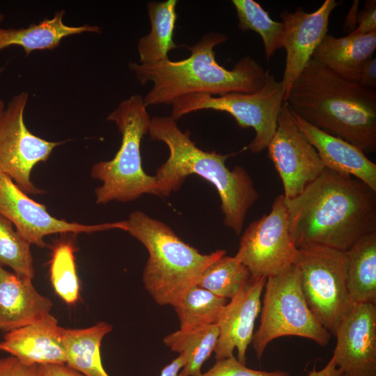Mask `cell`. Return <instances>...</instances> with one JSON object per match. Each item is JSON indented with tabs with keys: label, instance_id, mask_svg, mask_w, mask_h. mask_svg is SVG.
Masks as SVG:
<instances>
[{
	"label": "cell",
	"instance_id": "6da1fadb",
	"mask_svg": "<svg viewBox=\"0 0 376 376\" xmlns=\"http://www.w3.org/2000/svg\"><path fill=\"white\" fill-rule=\"evenodd\" d=\"M296 247L345 251L376 232V191L360 180L325 168L297 197L285 200Z\"/></svg>",
	"mask_w": 376,
	"mask_h": 376
},
{
	"label": "cell",
	"instance_id": "7a4b0ae2",
	"mask_svg": "<svg viewBox=\"0 0 376 376\" xmlns=\"http://www.w3.org/2000/svg\"><path fill=\"white\" fill-rule=\"evenodd\" d=\"M308 123L365 153L376 150V93L311 59L285 101Z\"/></svg>",
	"mask_w": 376,
	"mask_h": 376
},
{
	"label": "cell",
	"instance_id": "3957f363",
	"mask_svg": "<svg viewBox=\"0 0 376 376\" xmlns=\"http://www.w3.org/2000/svg\"><path fill=\"white\" fill-rule=\"evenodd\" d=\"M228 36L217 31L205 34L191 46H186L190 56L183 60L169 59L152 63H130L139 81L153 83L143 98L146 107L171 104L189 93L224 95L232 93H252L265 84L269 72L250 56L241 58L231 70L219 65L214 47L225 42Z\"/></svg>",
	"mask_w": 376,
	"mask_h": 376
},
{
	"label": "cell",
	"instance_id": "277c9868",
	"mask_svg": "<svg viewBox=\"0 0 376 376\" xmlns=\"http://www.w3.org/2000/svg\"><path fill=\"white\" fill-rule=\"evenodd\" d=\"M150 139L164 143L169 150L167 160L155 175L159 196L178 190L187 176L198 175L217 189L221 199L224 224L236 235L241 234L249 210L258 198V193L247 171L241 166L230 170L226 159L237 152L222 155L198 148L171 116L151 118L148 128Z\"/></svg>",
	"mask_w": 376,
	"mask_h": 376
},
{
	"label": "cell",
	"instance_id": "5b68a950",
	"mask_svg": "<svg viewBox=\"0 0 376 376\" xmlns=\"http://www.w3.org/2000/svg\"><path fill=\"white\" fill-rule=\"evenodd\" d=\"M126 232L146 248L149 257L143 272L145 289L160 306H174L197 282L205 268L226 251L202 254L182 241L165 223L141 211L125 221Z\"/></svg>",
	"mask_w": 376,
	"mask_h": 376
},
{
	"label": "cell",
	"instance_id": "8992f818",
	"mask_svg": "<svg viewBox=\"0 0 376 376\" xmlns=\"http://www.w3.org/2000/svg\"><path fill=\"white\" fill-rule=\"evenodd\" d=\"M143 97L134 95L122 101L107 117L122 135L121 145L113 159L95 163L91 177L102 182L95 190V203L130 202L148 194L159 196L155 176L148 175L141 164V141L148 133L150 117Z\"/></svg>",
	"mask_w": 376,
	"mask_h": 376
},
{
	"label": "cell",
	"instance_id": "52a82bcc",
	"mask_svg": "<svg viewBox=\"0 0 376 376\" xmlns=\"http://www.w3.org/2000/svg\"><path fill=\"white\" fill-rule=\"evenodd\" d=\"M260 310V323L252 345L260 359L273 340L287 336H299L326 346L331 333L318 321L304 296L296 265L279 275L267 279Z\"/></svg>",
	"mask_w": 376,
	"mask_h": 376
},
{
	"label": "cell",
	"instance_id": "ba28073f",
	"mask_svg": "<svg viewBox=\"0 0 376 376\" xmlns=\"http://www.w3.org/2000/svg\"><path fill=\"white\" fill-rule=\"evenodd\" d=\"M284 96L281 81L269 74L264 86L252 93H232L217 97L202 93L182 95L172 102L170 116L177 121L186 114L200 110L226 112L240 127L255 130V137L246 148L258 154L267 148L276 131Z\"/></svg>",
	"mask_w": 376,
	"mask_h": 376
},
{
	"label": "cell",
	"instance_id": "9c48e42d",
	"mask_svg": "<svg viewBox=\"0 0 376 376\" xmlns=\"http://www.w3.org/2000/svg\"><path fill=\"white\" fill-rule=\"evenodd\" d=\"M296 263L305 299L331 334L352 305L347 285L345 251L312 246L299 249Z\"/></svg>",
	"mask_w": 376,
	"mask_h": 376
},
{
	"label": "cell",
	"instance_id": "30bf717a",
	"mask_svg": "<svg viewBox=\"0 0 376 376\" xmlns=\"http://www.w3.org/2000/svg\"><path fill=\"white\" fill-rule=\"evenodd\" d=\"M289 230L283 194L276 197L269 214L251 222L241 236L235 256L251 276L269 278L295 265L299 257Z\"/></svg>",
	"mask_w": 376,
	"mask_h": 376
},
{
	"label": "cell",
	"instance_id": "8fae6325",
	"mask_svg": "<svg viewBox=\"0 0 376 376\" xmlns=\"http://www.w3.org/2000/svg\"><path fill=\"white\" fill-rule=\"evenodd\" d=\"M27 92L14 95L0 115V173L9 177L26 194H42L31 179L33 168L46 162L62 142L49 141L33 134L24 116Z\"/></svg>",
	"mask_w": 376,
	"mask_h": 376
},
{
	"label": "cell",
	"instance_id": "7c38bea8",
	"mask_svg": "<svg viewBox=\"0 0 376 376\" xmlns=\"http://www.w3.org/2000/svg\"><path fill=\"white\" fill-rule=\"evenodd\" d=\"M266 149L281 179L285 200L301 194L325 169L316 150L295 123L285 102Z\"/></svg>",
	"mask_w": 376,
	"mask_h": 376
},
{
	"label": "cell",
	"instance_id": "4fadbf2b",
	"mask_svg": "<svg viewBox=\"0 0 376 376\" xmlns=\"http://www.w3.org/2000/svg\"><path fill=\"white\" fill-rule=\"evenodd\" d=\"M0 215L9 220L30 244L47 246L44 238L53 234L92 233L109 229L125 231V221L86 225L50 214L45 206L30 198L9 177L0 173Z\"/></svg>",
	"mask_w": 376,
	"mask_h": 376
},
{
	"label": "cell",
	"instance_id": "5bb4252c",
	"mask_svg": "<svg viewBox=\"0 0 376 376\" xmlns=\"http://www.w3.org/2000/svg\"><path fill=\"white\" fill-rule=\"evenodd\" d=\"M334 334L332 357L345 376H376V304H352Z\"/></svg>",
	"mask_w": 376,
	"mask_h": 376
},
{
	"label": "cell",
	"instance_id": "9a60e30c",
	"mask_svg": "<svg viewBox=\"0 0 376 376\" xmlns=\"http://www.w3.org/2000/svg\"><path fill=\"white\" fill-rule=\"evenodd\" d=\"M340 3L335 0H325L313 13H306L302 8H298L295 12L284 10L281 13L283 24V48L286 52L281 80L284 101L294 82L327 34L331 13Z\"/></svg>",
	"mask_w": 376,
	"mask_h": 376
},
{
	"label": "cell",
	"instance_id": "2e32d148",
	"mask_svg": "<svg viewBox=\"0 0 376 376\" xmlns=\"http://www.w3.org/2000/svg\"><path fill=\"white\" fill-rule=\"evenodd\" d=\"M266 281L265 277L251 276L224 308L217 322L219 337L214 350L217 361L233 356L236 349L237 360L246 364V352L260 313L261 295Z\"/></svg>",
	"mask_w": 376,
	"mask_h": 376
},
{
	"label": "cell",
	"instance_id": "e0dca14e",
	"mask_svg": "<svg viewBox=\"0 0 376 376\" xmlns=\"http://www.w3.org/2000/svg\"><path fill=\"white\" fill-rule=\"evenodd\" d=\"M0 350L25 364H65L61 327L50 313L6 333Z\"/></svg>",
	"mask_w": 376,
	"mask_h": 376
},
{
	"label": "cell",
	"instance_id": "ac0fdd59",
	"mask_svg": "<svg viewBox=\"0 0 376 376\" xmlns=\"http://www.w3.org/2000/svg\"><path fill=\"white\" fill-rule=\"evenodd\" d=\"M290 112L295 123L316 150L326 169L356 178L376 191V164L364 152Z\"/></svg>",
	"mask_w": 376,
	"mask_h": 376
},
{
	"label": "cell",
	"instance_id": "d6986e66",
	"mask_svg": "<svg viewBox=\"0 0 376 376\" xmlns=\"http://www.w3.org/2000/svg\"><path fill=\"white\" fill-rule=\"evenodd\" d=\"M52 306L32 279L0 267V331L7 333L32 323L49 315Z\"/></svg>",
	"mask_w": 376,
	"mask_h": 376
},
{
	"label": "cell",
	"instance_id": "ffe728a7",
	"mask_svg": "<svg viewBox=\"0 0 376 376\" xmlns=\"http://www.w3.org/2000/svg\"><path fill=\"white\" fill-rule=\"evenodd\" d=\"M376 49V31L335 38L327 34L311 59L340 77L358 82L361 70Z\"/></svg>",
	"mask_w": 376,
	"mask_h": 376
},
{
	"label": "cell",
	"instance_id": "44dd1931",
	"mask_svg": "<svg viewBox=\"0 0 376 376\" xmlns=\"http://www.w3.org/2000/svg\"><path fill=\"white\" fill-rule=\"evenodd\" d=\"M63 10L57 12L51 19H45L37 24H31L22 29H3L0 27V51L12 45H18L26 55L35 50L53 49L57 47L63 38L85 32L98 33L96 25L84 24L73 26L63 21Z\"/></svg>",
	"mask_w": 376,
	"mask_h": 376
},
{
	"label": "cell",
	"instance_id": "7402d4cb",
	"mask_svg": "<svg viewBox=\"0 0 376 376\" xmlns=\"http://www.w3.org/2000/svg\"><path fill=\"white\" fill-rule=\"evenodd\" d=\"M347 285L352 304H376V232L345 251Z\"/></svg>",
	"mask_w": 376,
	"mask_h": 376
},
{
	"label": "cell",
	"instance_id": "603a6c76",
	"mask_svg": "<svg viewBox=\"0 0 376 376\" xmlns=\"http://www.w3.org/2000/svg\"><path fill=\"white\" fill-rule=\"evenodd\" d=\"M111 330L112 326L104 322L84 329L61 327L65 365L84 376H109L102 364L100 349L103 338Z\"/></svg>",
	"mask_w": 376,
	"mask_h": 376
},
{
	"label": "cell",
	"instance_id": "cb8c5ba5",
	"mask_svg": "<svg viewBox=\"0 0 376 376\" xmlns=\"http://www.w3.org/2000/svg\"><path fill=\"white\" fill-rule=\"evenodd\" d=\"M178 2L177 0H166L148 3L147 11L151 28L150 31L138 41L141 63H152L169 59V52L178 47L173 41Z\"/></svg>",
	"mask_w": 376,
	"mask_h": 376
},
{
	"label": "cell",
	"instance_id": "d4e9b609",
	"mask_svg": "<svg viewBox=\"0 0 376 376\" xmlns=\"http://www.w3.org/2000/svg\"><path fill=\"white\" fill-rule=\"evenodd\" d=\"M218 337L219 328L214 324L189 331L179 329L166 336L163 342L185 358L182 370L188 376H197L201 373L204 362L214 352Z\"/></svg>",
	"mask_w": 376,
	"mask_h": 376
},
{
	"label": "cell",
	"instance_id": "484cf974",
	"mask_svg": "<svg viewBox=\"0 0 376 376\" xmlns=\"http://www.w3.org/2000/svg\"><path fill=\"white\" fill-rule=\"evenodd\" d=\"M52 248L49 262L50 280L56 293L67 304H75L79 298V282L77 274V251L75 233L61 234Z\"/></svg>",
	"mask_w": 376,
	"mask_h": 376
},
{
	"label": "cell",
	"instance_id": "4316f807",
	"mask_svg": "<svg viewBox=\"0 0 376 376\" xmlns=\"http://www.w3.org/2000/svg\"><path fill=\"white\" fill-rule=\"evenodd\" d=\"M228 303L198 285L192 287L173 307L180 321V329L189 331L217 324Z\"/></svg>",
	"mask_w": 376,
	"mask_h": 376
},
{
	"label": "cell",
	"instance_id": "83f0119b",
	"mask_svg": "<svg viewBox=\"0 0 376 376\" xmlns=\"http://www.w3.org/2000/svg\"><path fill=\"white\" fill-rule=\"evenodd\" d=\"M242 31H252L260 35L267 61L283 48V24L273 20L262 6L253 0H233Z\"/></svg>",
	"mask_w": 376,
	"mask_h": 376
},
{
	"label": "cell",
	"instance_id": "f1b7e54d",
	"mask_svg": "<svg viewBox=\"0 0 376 376\" xmlns=\"http://www.w3.org/2000/svg\"><path fill=\"white\" fill-rule=\"evenodd\" d=\"M250 276L249 269L240 260L224 255L205 268L196 285L218 297L230 299Z\"/></svg>",
	"mask_w": 376,
	"mask_h": 376
},
{
	"label": "cell",
	"instance_id": "f546056e",
	"mask_svg": "<svg viewBox=\"0 0 376 376\" xmlns=\"http://www.w3.org/2000/svg\"><path fill=\"white\" fill-rule=\"evenodd\" d=\"M0 267H9L17 275L33 279L35 275L31 244L13 224L0 215Z\"/></svg>",
	"mask_w": 376,
	"mask_h": 376
},
{
	"label": "cell",
	"instance_id": "4dcf8cb0",
	"mask_svg": "<svg viewBox=\"0 0 376 376\" xmlns=\"http://www.w3.org/2000/svg\"><path fill=\"white\" fill-rule=\"evenodd\" d=\"M197 376H290L283 370L263 371L253 370L240 363L234 356L217 360L205 373Z\"/></svg>",
	"mask_w": 376,
	"mask_h": 376
},
{
	"label": "cell",
	"instance_id": "1f68e13d",
	"mask_svg": "<svg viewBox=\"0 0 376 376\" xmlns=\"http://www.w3.org/2000/svg\"><path fill=\"white\" fill-rule=\"evenodd\" d=\"M0 376H42L40 366L28 365L10 355L0 358Z\"/></svg>",
	"mask_w": 376,
	"mask_h": 376
},
{
	"label": "cell",
	"instance_id": "d6a6232c",
	"mask_svg": "<svg viewBox=\"0 0 376 376\" xmlns=\"http://www.w3.org/2000/svg\"><path fill=\"white\" fill-rule=\"evenodd\" d=\"M358 26L352 34H366L376 31V1H366L363 10L357 14Z\"/></svg>",
	"mask_w": 376,
	"mask_h": 376
},
{
	"label": "cell",
	"instance_id": "836d02e7",
	"mask_svg": "<svg viewBox=\"0 0 376 376\" xmlns=\"http://www.w3.org/2000/svg\"><path fill=\"white\" fill-rule=\"evenodd\" d=\"M358 83L362 86L375 90L376 87V58L372 57L363 65Z\"/></svg>",
	"mask_w": 376,
	"mask_h": 376
},
{
	"label": "cell",
	"instance_id": "e575fe53",
	"mask_svg": "<svg viewBox=\"0 0 376 376\" xmlns=\"http://www.w3.org/2000/svg\"><path fill=\"white\" fill-rule=\"evenodd\" d=\"M40 366L42 376H84L65 364H42Z\"/></svg>",
	"mask_w": 376,
	"mask_h": 376
},
{
	"label": "cell",
	"instance_id": "d590c367",
	"mask_svg": "<svg viewBox=\"0 0 376 376\" xmlns=\"http://www.w3.org/2000/svg\"><path fill=\"white\" fill-rule=\"evenodd\" d=\"M185 362V358L179 354L177 358L162 369L160 376H188L183 370L180 372L184 368Z\"/></svg>",
	"mask_w": 376,
	"mask_h": 376
},
{
	"label": "cell",
	"instance_id": "8d00e7d4",
	"mask_svg": "<svg viewBox=\"0 0 376 376\" xmlns=\"http://www.w3.org/2000/svg\"><path fill=\"white\" fill-rule=\"evenodd\" d=\"M306 376H345L341 370L337 367L333 357L330 359L327 365L320 370H317L314 367L309 371Z\"/></svg>",
	"mask_w": 376,
	"mask_h": 376
},
{
	"label": "cell",
	"instance_id": "74e56055",
	"mask_svg": "<svg viewBox=\"0 0 376 376\" xmlns=\"http://www.w3.org/2000/svg\"><path fill=\"white\" fill-rule=\"evenodd\" d=\"M359 1H354L352 7L351 8L345 20V27L351 30L350 33L355 29V24L357 19V8ZM350 34V33H349Z\"/></svg>",
	"mask_w": 376,
	"mask_h": 376
},
{
	"label": "cell",
	"instance_id": "f35d334b",
	"mask_svg": "<svg viewBox=\"0 0 376 376\" xmlns=\"http://www.w3.org/2000/svg\"><path fill=\"white\" fill-rule=\"evenodd\" d=\"M5 109L4 102L0 98V115Z\"/></svg>",
	"mask_w": 376,
	"mask_h": 376
},
{
	"label": "cell",
	"instance_id": "ab89813d",
	"mask_svg": "<svg viewBox=\"0 0 376 376\" xmlns=\"http://www.w3.org/2000/svg\"><path fill=\"white\" fill-rule=\"evenodd\" d=\"M4 16L3 14L0 13V23L3 20Z\"/></svg>",
	"mask_w": 376,
	"mask_h": 376
},
{
	"label": "cell",
	"instance_id": "60d3db41",
	"mask_svg": "<svg viewBox=\"0 0 376 376\" xmlns=\"http://www.w3.org/2000/svg\"><path fill=\"white\" fill-rule=\"evenodd\" d=\"M3 69H4L3 67L0 68V77H1V74H2V72H3Z\"/></svg>",
	"mask_w": 376,
	"mask_h": 376
}]
</instances>
